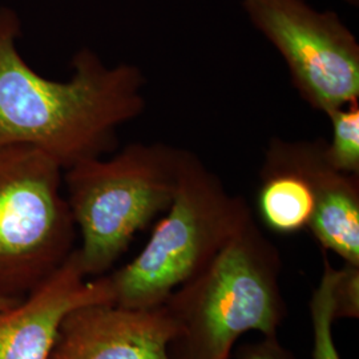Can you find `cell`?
<instances>
[{"mask_svg": "<svg viewBox=\"0 0 359 359\" xmlns=\"http://www.w3.org/2000/svg\"><path fill=\"white\" fill-rule=\"evenodd\" d=\"M20 20L0 8V147L25 144L65 170L115 149L117 130L142 115L147 79L137 65H107L90 48L72 57V76H40L16 48Z\"/></svg>", "mask_w": 359, "mask_h": 359, "instance_id": "obj_1", "label": "cell"}, {"mask_svg": "<svg viewBox=\"0 0 359 359\" xmlns=\"http://www.w3.org/2000/svg\"><path fill=\"white\" fill-rule=\"evenodd\" d=\"M277 248L250 215L216 257L164 304L180 359H229L248 332L277 338L285 313Z\"/></svg>", "mask_w": 359, "mask_h": 359, "instance_id": "obj_2", "label": "cell"}, {"mask_svg": "<svg viewBox=\"0 0 359 359\" xmlns=\"http://www.w3.org/2000/svg\"><path fill=\"white\" fill-rule=\"evenodd\" d=\"M187 152L164 142H133L108 160L93 157L65 169L87 277L103 276L135 236L167 212Z\"/></svg>", "mask_w": 359, "mask_h": 359, "instance_id": "obj_3", "label": "cell"}, {"mask_svg": "<svg viewBox=\"0 0 359 359\" xmlns=\"http://www.w3.org/2000/svg\"><path fill=\"white\" fill-rule=\"evenodd\" d=\"M252 215L244 198L187 152L167 216L156 225L140 255L108 276L115 304L148 309L164 305L191 281Z\"/></svg>", "mask_w": 359, "mask_h": 359, "instance_id": "obj_4", "label": "cell"}, {"mask_svg": "<svg viewBox=\"0 0 359 359\" xmlns=\"http://www.w3.org/2000/svg\"><path fill=\"white\" fill-rule=\"evenodd\" d=\"M63 169L35 147H0V297L20 299L75 250Z\"/></svg>", "mask_w": 359, "mask_h": 359, "instance_id": "obj_5", "label": "cell"}, {"mask_svg": "<svg viewBox=\"0 0 359 359\" xmlns=\"http://www.w3.org/2000/svg\"><path fill=\"white\" fill-rule=\"evenodd\" d=\"M253 26L283 56L304 102L327 115L359 100V44L333 11L305 0H243Z\"/></svg>", "mask_w": 359, "mask_h": 359, "instance_id": "obj_6", "label": "cell"}, {"mask_svg": "<svg viewBox=\"0 0 359 359\" xmlns=\"http://www.w3.org/2000/svg\"><path fill=\"white\" fill-rule=\"evenodd\" d=\"M176 337L177 325L165 305L93 304L65 317L50 359H172Z\"/></svg>", "mask_w": 359, "mask_h": 359, "instance_id": "obj_7", "label": "cell"}, {"mask_svg": "<svg viewBox=\"0 0 359 359\" xmlns=\"http://www.w3.org/2000/svg\"><path fill=\"white\" fill-rule=\"evenodd\" d=\"M108 276L87 281L79 250L23 297L0 310V359H50L60 325L79 308L114 302Z\"/></svg>", "mask_w": 359, "mask_h": 359, "instance_id": "obj_8", "label": "cell"}, {"mask_svg": "<svg viewBox=\"0 0 359 359\" xmlns=\"http://www.w3.org/2000/svg\"><path fill=\"white\" fill-rule=\"evenodd\" d=\"M325 142L273 139L264 164L290 168L308 180L314 194L309 229L326 250L359 266V176L334 169Z\"/></svg>", "mask_w": 359, "mask_h": 359, "instance_id": "obj_9", "label": "cell"}, {"mask_svg": "<svg viewBox=\"0 0 359 359\" xmlns=\"http://www.w3.org/2000/svg\"><path fill=\"white\" fill-rule=\"evenodd\" d=\"M258 208L271 231L289 234L308 228L314 194L308 180L290 168L264 164Z\"/></svg>", "mask_w": 359, "mask_h": 359, "instance_id": "obj_10", "label": "cell"}, {"mask_svg": "<svg viewBox=\"0 0 359 359\" xmlns=\"http://www.w3.org/2000/svg\"><path fill=\"white\" fill-rule=\"evenodd\" d=\"M339 269L325 257L321 281L311 295L310 317L313 326V359H341L333 338L335 320V285Z\"/></svg>", "mask_w": 359, "mask_h": 359, "instance_id": "obj_11", "label": "cell"}, {"mask_svg": "<svg viewBox=\"0 0 359 359\" xmlns=\"http://www.w3.org/2000/svg\"><path fill=\"white\" fill-rule=\"evenodd\" d=\"M326 116L332 124V142H325L327 161L339 172L359 176V100Z\"/></svg>", "mask_w": 359, "mask_h": 359, "instance_id": "obj_12", "label": "cell"}, {"mask_svg": "<svg viewBox=\"0 0 359 359\" xmlns=\"http://www.w3.org/2000/svg\"><path fill=\"white\" fill-rule=\"evenodd\" d=\"M359 266L346 264L335 285V318H358Z\"/></svg>", "mask_w": 359, "mask_h": 359, "instance_id": "obj_13", "label": "cell"}, {"mask_svg": "<svg viewBox=\"0 0 359 359\" xmlns=\"http://www.w3.org/2000/svg\"><path fill=\"white\" fill-rule=\"evenodd\" d=\"M240 359H292L278 345L277 338H265L264 342L245 348Z\"/></svg>", "mask_w": 359, "mask_h": 359, "instance_id": "obj_14", "label": "cell"}, {"mask_svg": "<svg viewBox=\"0 0 359 359\" xmlns=\"http://www.w3.org/2000/svg\"><path fill=\"white\" fill-rule=\"evenodd\" d=\"M22 299V298H20ZM20 299H15V298H4V297H0V310H4V309L10 308L15 304H18Z\"/></svg>", "mask_w": 359, "mask_h": 359, "instance_id": "obj_15", "label": "cell"}, {"mask_svg": "<svg viewBox=\"0 0 359 359\" xmlns=\"http://www.w3.org/2000/svg\"><path fill=\"white\" fill-rule=\"evenodd\" d=\"M346 1L348 3V4H351V6H355V7L358 6L359 3V0H346Z\"/></svg>", "mask_w": 359, "mask_h": 359, "instance_id": "obj_16", "label": "cell"}]
</instances>
